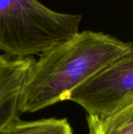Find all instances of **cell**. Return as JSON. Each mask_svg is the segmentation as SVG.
Wrapping results in <instances>:
<instances>
[{
    "mask_svg": "<svg viewBox=\"0 0 133 134\" xmlns=\"http://www.w3.org/2000/svg\"><path fill=\"white\" fill-rule=\"evenodd\" d=\"M131 43L103 32L83 31L39 54L24 80L21 113L67 100L79 85L124 53Z\"/></svg>",
    "mask_w": 133,
    "mask_h": 134,
    "instance_id": "obj_1",
    "label": "cell"
},
{
    "mask_svg": "<svg viewBox=\"0 0 133 134\" xmlns=\"http://www.w3.org/2000/svg\"><path fill=\"white\" fill-rule=\"evenodd\" d=\"M81 20L38 0H0V50L15 57L39 55L76 35Z\"/></svg>",
    "mask_w": 133,
    "mask_h": 134,
    "instance_id": "obj_2",
    "label": "cell"
},
{
    "mask_svg": "<svg viewBox=\"0 0 133 134\" xmlns=\"http://www.w3.org/2000/svg\"><path fill=\"white\" fill-rule=\"evenodd\" d=\"M88 115L111 114L133 101V43L68 95Z\"/></svg>",
    "mask_w": 133,
    "mask_h": 134,
    "instance_id": "obj_3",
    "label": "cell"
},
{
    "mask_svg": "<svg viewBox=\"0 0 133 134\" xmlns=\"http://www.w3.org/2000/svg\"><path fill=\"white\" fill-rule=\"evenodd\" d=\"M34 60L32 56L15 57L0 54V130L18 117L21 87Z\"/></svg>",
    "mask_w": 133,
    "mask_h": 134,
    "instance_id": "obj_4",
    "label": "cell"
},
{
    "mask_svg": "<svg viewBox=\"0 0 133 134\" xmlns=\"http://www.w3.org/2000/svg\"><path fill=\"white\" fill-rule=\"evenodd\" d=\"M88 134H133V101L101 116L88 115Z\"/></svg>",
    "mask_w": 133,
    "mask_h": 134,
    "instance_id": "obj_5",
    "label": "cell"
},
{
    "mask_svg": "<svg viewBox=\"0 0 133 134\" xmlns=\"http://www.w3.org/2000/svg\"><path fill=\"white\" fill-rule=\"evenodd\" d=\"M0 134H72V130L66 119L24 121L18 116L6 124Z\"/></svg>",
    "mask_w": 133,
    "mask_h": 134,
    "instance_id": "obj_6",
    "label": "cell"
}]
</instances>
